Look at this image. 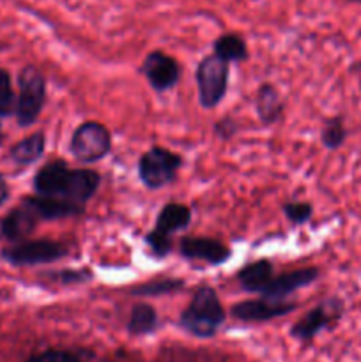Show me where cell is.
I'll use <instances>...</instances> for the list:
<instances>
[{"label": "cell", "mask_w": 361, "mask_h": 362, "mask_svg": "<svg viewBox=\"0 0 361 362\" xmlns=\"http://www.w3.org/2000/svg\"><path fill=\"white\" fill-rule=\"evenodd\" d=\"M113 147L108 127L96 120H87L74 129L69 140V152L80 165H94L110 156Z\"/></svg>", "instance_id": "obj_5"}, {"label": "cell", "mask_w": 361, "mask_h": 362, "mask_svg": "<svg viewBox=\"0 0 361 362\" xmlns=\"http://www.w3.org/2000/svg\"><path fill=\"white\" fill-rule=\"evenodd\" d=\"M296 306L297 304L292 300H273L260 297V299H248L234 304L230 315L236 320L246 322V324H262V322H271L275 318L292 313Z\"/></svg>", "instance_id": "obj_10"}, {"label": "cell", "mask_w": 361, "mask_h": 362, "mask_svg": "<svg viewBox=\"0 0 361 362\" xmlns=\"http://www.w3.org/2000/svg\"><path fill=\"white\" fill-rule=\"evenodd\" d=\"M16 110V95L13 90L9 71L0 67V119L11 117Z\"/></svg>", "instance_id": "obj_23"}, {"label": "cell", "mask_w": 361, "mask_h": 362, "mask_svg": "<svg viewBox=\"0 0 361 362\" xmlns=\"http://www.w3.org/2000/svg\"><path fill=\"white\" fill-rule=\"evenodd\" d=\"M275 265L268 258H260L246 264L237 271L236 279L239 283L241 288L248 293H258L260 296L262 290L269 285L273 278H275Z\"/></svg>", "instance_id": "obj_15"}, {"label": "cell", "mask_w": 361, "mask_h": 362, "mask_svg": "<svg viewBox=\"0 0 361 362\" xmlns=\"http://www.w3.org/2000/svg\"><path fill=\"white\" fill-rule=\"evenodd\" d=\"M159 327V317L158 311L147 303H138L131 308L130 318H127L126 331L130 332L131 336H137V338H142V336L154 334Z\"/></svg>", "instance_id": "obj_19"}, {"label": "cell", "mask_w": 361, "mask_h": 362, "mask_svg": "<svg viewBox=\"0 0 361 362\" xmlns=\"http://www.w3.org/2000/svg\"><path fill=\"white\" fill-rule=\"evenodd\" d=\"M347 136H349V131H347L345 120H343L342 115L329 117V119L322 122L321 144L328 151H338L345 144Z\"/></svg>", "instance_id": "obj_22"}, {"label": "cell", "mask_w": 361, "mask_h": 362, "mask_svg": "<svg viewBox=\"0 0 361 362\" xmlns=\"http://www.w3.org/2000/svg\"><path fill=\"white\" fill-rule=\"evenodd\" d=\"M145 244H147L149 251L154 258H165L172 253L173 250V235L168 233H163L159 230H151V232L145 233L144 237Z\"/></svg>", "instance_id": "obj_24"}, {"label": "cell", "mask_w": 361, "mask_h": 362, "mask_svg": "<svg viewBox=\"0 0 361 362\" xmlns=\"http://www.w3.org/2000/svg\"><path fill=\"white\" fill-rule=\"evenodd\" d=\"M183 158L166 147L154 145L138 159V179L147 189L156 191L177 179Z\"/></svg>", "instance_id": "obj_6"}, {"label": "cell", "mask_w": 361, "mask_h": 362, "mask_svg": "<svg viewBox=\"0 0 361 362\" xmlns=\"http://www.w3.org/2000/svg\"><path fill=\"white\" fill-rule=\"evenodd\" d=\"M46 151V138L42 131L32 133L25 136L23 140L16 141L13 147L9 148V158L14 165L18 166H30L38 163L42 158Z\"/></svg>", "instance_id": "obj_18"}, {"label": "cell", "mask_w": 361, "mask_h": 362, "mask_svg": "<svg viewBox=\"0 0 361 362\" xmlns=\"http://www.w3.org/2000/svg\"><path fill=\"white\" fill-rule=\"evenodd\" d=\"M52 281L60 285H78V283H87L92 279V272L88 269H64L60 272H50Z\"/></svg>", "instance_id": "obj_26"}, {"label": "cell", "mask_w": 361, "mask_h": 362, "mask_svg": "<svg viewBox=\"0 0 361 362\" xmlns=\"http://www.w3.org/2000/svg\"><path fill=\"white\" fill-rule=\"evenodd\" d=\"M212 52L214 55L222 57L229 64L232 62H244L250 59V52H248V45L243 39V35L236 34V32H229V34H222L214 42H212Z\"/></svg>", "instance_id": "obj_20"}, {"label": "cell", "mask_w": 361, "mask_h": 362, "mask_svg": "<svg viewBox=\"0 0 361 362\" xmlns=\"http://www.w3.org/2000/svg\"><path fill=\"white\" fill-rule=\"evenodd\" d=\"M27 362H81L74 354L67 352V350H57L50 349L45 352L34 354L32 357H28Z\"/></svg>", "instance_id": "obj_27"}, {"label": "cell", "mask_w": 361, "mask_h": 362, "mask_svg": "<svg viewBox=\"0 0 361 362\" xmlns=\"http://www.w3.org/2000/svg\"><path fill=\"white\" fill-rule=\"evenodd\" d=\"M347 2H354V4H361V0H347Z\"/></svg>", "instance_id": "obj_30"}, {"label": "cell", "mask_w": 361, "mask_h": 362, "mask_svg": "<svg viewBox=\"0 0 361 362\" xmlns=\"http://www.w3.org/2000/svg\"><path fill=\"white\" fill-rule=\"evenodd\" d=\"M179 255L190 262H204L211 267H218L230 260L232 250L218 239L186 235L179 243Z\"/></svg>", "instance_id": "obj_11"}, {"label": "cell", "mask_w": 361, "mask_h": 362, "mask_svg": "<svg viewBox=\"0 0 361 362\" xmlns=\"http://www.w3.org/2000/svg\"><path fill=\"white\" fill-rule=\"evenodd\" d=\"M101 186V175L92 168H71L64 159H52L35 172V194L85 207Z\"/></svg>", "instance_id": "obj_1"}, {"label": "cell", "mask_w": 361, "mask_h": 362, "mask_svg": "<svg viewBox=\"0 0 361 362\" xmlns=\"http://www.w3.org/2000/svg\"><path fill=\"white\" fill-rule=\"evenodd\" d=\"M255 113H257L258 120H260L264 126H273V124L278 122L283 115V99L282 94L278 92V88L273 83H260V87L255 92L253 99Z\"/></svg>", "instance_id": "obj_16"}, {"label": "cell", "mask_w": 361, "mask_h": 362, "mask_svg": "<svg viewBox=\"0 0 361 362\" xmlns=\"http://www.w3.org/2000/svg\"><path fill=\"white\" fill-rule=\"evenodd\" d=\"M282 212L292 226L306 225L314 216V205L310 202H287L282 205Z\"/></svg>", "instance_id": "obj_25"}, {"label": "cell", "mask_w": 361, "mask_h": 362, "mask_svg": "<svg viewBox=\"0 0 361 362\" xmlns=\"http://www.w3.org/2000/svg\"><path fill=\"white\" fill-rule=\"evenodd\" d=\"M9 200V184H7L6 177L0 173V207Z\"/></svg>", "instance_id": "obj_29"}, {"label": "cell", "mask_w": 361, "mask_h": 362, "mask_svg": "<svg viewBox=\"0 0 361 362\" xmlns=\"http://www.w3.org/2000/svg\"><path fill=\"white\" fill-rule=\"evenodd\" d=\"M191 218H193V212L188 205L170 202V204L163 205L161 211L158 212L154 228L163 233H168V235H176L177 232H183L190 226Z\"/></svg>", "instance_id": "obj_17"}, {"label": "cell", "mask_w": 361, "mask_h": 362, "mask_svg": "<svg viewBox=\"0 0 361 362\" xmlns=\"http://www.w3.org/2000/svg\"><path fill=\"white\" fill-rule=\"evenodd\" d=\"M230 64L218 55H205L195 71L198 103L204 110H212L225 99L229 90Z\"/></svg>", "instance_id": "obj_4"}, {"label": "cell", "mask_w": 361, "mask_h": 362, "mask_svg": "<svg viewBox=\"0 0 361 362\" xmlns=\"http://www.w3.org/2000/svg\"><path fill=\"white\" fill-rule=\"evenodd\" d=\"M140 73L144 74L152 90L163 94L179 83L183 67L168 53L161 52V49H152L145 55L140 66Z\"/></svg>", "instance_id": "obj_9"}, {"label": "cell", "mask_w": 361, "mask_h": 362, "mask_svg": "<svg viewBox=\"0 0 361 362\" xmlns=\"http://www.w3.org/2000/svg\"><path fill=\"white\" fill-rule=\"evenodd\" d=\"M343 311H345V304L340 297H328L311 308L290 327V338L301 343H311L321 332L335 327L342 320Z\"/></svg>", "instance_id": "obj_8"}, {"label": "cell", "mask_w": 361, "mask_h": 362, "mask_svg": "<svg viewBox=\"0 0 361 362\" xmlns=\"http://www.w3.org/2000/svg\"><path fill=\"white\" fill-rule=\"evenodd\" d=\"M225 310L218 292L209 285H200L191 296L186 310L179 315V325L190 336L200 339L214 338L225 324Z\"/></svg>", "instance_id": "obj_2"}, {"label": "cell", "mask_w": 361, "mask_h": 362, "mask_svg": "<svg viewBox=\"0 0 361 362\" xmlns=\"http://www.w3.org/2000/svg\"><path fill=\"white\" fill-rule=\"evenodd\" d=\"M39 225V218L35 212L21 200L20 205L11 209L2 219H0V237L9 243H21L27 240L35 232Z\"/></svg>", "instance_id": "obj_13"}, {"label": "cell", "mask_w": 361, "mask_h": 362, "mask_svg": "<svg viewBox=\"0 0 361 362\" xmlns=\"http://www.w3.org/2000/svg\"><path fill=\"white\" fill-rule=\"evenodd\" d=\"M25 204L35 212L39 221H57V219H67V218H76L85 212V207L74 204H67L62 200H53V198L39 197H25Z\"/></svg>", "instance_id": "obj_14"}, {"label": "cell", "mask_w": 361, "mask_h": 362, "mask_svg": "<svg viewBox=\"0 0 361 362\" xmlns=\"http://www.w3.org/2000/svg\"><path fill=\"white\" fill-rule=\"evenodd\" d=\"M319 278H321L319 267H301L296 271L283 272L269 281V285L262 290L260 297L273 300H287V297L292 296L297 290L314 285Z\"/></svg>", "instance_id": "obj_12"}, {"label": "cell", "mask_w": 361, "mask_h": 362, "mask_svg": "<svg viewBox=\"0 0 361 362\" xmlns=\"http://www.w3.org/2000/svg\"><path fill=\"white\" fill-rule=\"evenodd\" d=\"M2 141H4V134L0 133V145H2Z\"/></svg>", "instance_id": "obj_31"}, {"label": "cell", "mask_w": 361, "mask_h": 362, "mask_svg": "<svg viewBox=\"0 0 361 362\" xmlns=\"http://www.w3.org/2000/svg\"><path fill=\"white\" fill-rule=\"evenodd\" d=\"M212 131L219 140H230L237 133V122L232 117H223V119L216 120Z\"/></svg>", "instance_id": "obj_28"}, {"label": "cell", "mask_w": 361, "mask_h": 362, "mask_svg": "<svg viewBox=\"0 0 361 362\" xmlns=\"http://www.w3.org/2000/svg\"><path fill=\"white\" fill-rule=\"evenodd\" d=\"M46 103V80L35 66H23L18 74L16 122L20 127L35 124Z\"/></svg>", "instance_id": "obj_3"}, {"label": "cell", "mask_w": 361, "mask_h": 362, "mask_svg": "<svg viewBox=\"0 0 361 362\" xmlns=\"http://www.w3.org/2000/svg\"><path fill=\"white\" fill-rule=\"evenodd\" d=\"M186 286V281L183 278H161L151 279L147 283L131 288V296L137 297H163L172 296V293L180 292Z\"/></svg>", "instance_id": "obj_21"}, {"label": "cell", "mask_w": 361, "mask_h": 362, "mask_svg": "<svg viewBox=\"0 0 361 362\" xmlns=\"http://www.w3.org/2000/svg\"><path fill=\"white\" fill-rule=\"evenodd\" d=\"M69 255V247L52 239L21 240L2 251V258L13 267H35L62 260Z\"/></svg>", "instance_id": "obj_7"}]
</instances>
